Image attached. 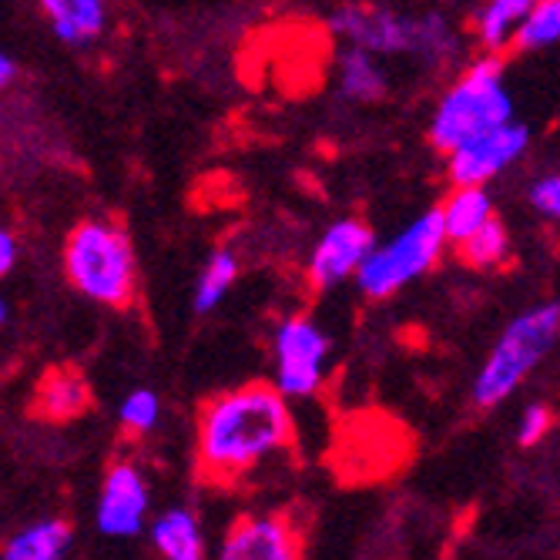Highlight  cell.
I'll use <instances>...</instances> for the list:
<instances>
[{
	"mask_svg": "<svg viewBox=\"0 0 560 560\" xmlns=\"http://www.w3.org/2000/svg\"><path fill=\"white\" fill-rule=\"evenodd\" d=\"M68 282L91 302L128 310L138 295V259L128 232L112 219H84L65 238Z\"/></svg>",
	"mask_w": 560,
	"mask_h": 560,
	"instance_id": "obj_3",
	"label": "cell"
},
{
	"mask_svg": "<svg viewBox=\"0 0 560 560\" xmlns=\"http://www.w3.org/2000/svg\"><path fill=\"white\" fill-rule=\"evenodd\" d=\"M389 88V78L380 65V55L366 47H346L339 55V91L355 105H373Z\"/></svg>",
	"mask_w": 560,
	"mask_h": 560,
	"instance_id": "obj_15",
	"label": "cell"
},
{
	"mask_svg": "<svg viewBox=\"0 0 560 560\" xmlns=\"http://www.w3.org/2000/svg\"><path fill=\"white\" fill-rule=\"evenodd\" d=\"M71 544L68 521H40L4 544V560H61Z\"/></svg>",
	"mask_w": 560,
	"mask_h": 560,
	"instance_id": "obj_18",
	"label": "cell"
},
{
	"mask_svg": "<svg viewBox=\"0 0 560 560\" xmlns=\"http://www.w3.org/2000/svg\"><path fill=\"white\" fill-rule=\"evenodd\" d=\"M527 144H530V128L527 125H521V121L497 125V128L470 138L456 151H450V155H446L450 182L453 185H487L497 175H503L514 162H521Z\"/></svg>",
	"mask_w": 560,
	"mask_h": 560,
	"instance_id": "obj_8",
	"label": "cell"
},
{
	"mask_svg": "<svg viewBox=\"0 0 560 560\" xmlns=\"http://www.w3.org/2000/svg\"><path fill=\"white\" fill-rule=\"evenodd\" d=\"M289 396L276 383H245L212 396L198 413V470L212 483H232L295 440Z\"/></svg>",
	"mask_w": 560,
	"mask_h": 560,
	"instance_id": "obj_1",
	"label": "cell"
},
{
	"mask_svg": "<svg viewBox=\"0 0 560 560\" xmlns=\"http://www.w3.org/2000/svg\"><path fill=\"white\" fill-rule=\"evenodd\" d=\"M527 198H530V206H534V209L550 222V225H557V229H560V172H553V175H540V178L530 185Z\"/></svg>",
	"mask_w": 560,
	"mask_h": 560,
	"instance_id": "obj_23",
	"label": "cell"
},
{
	"mask_svg": "<svg viewBox=\"0 0 560 560\" xmlns=\"http://www.w3.org/2000/svg\"><path fill=\"white\" fill-rule=\"evenodd\" d=\"M91 406V386L74 366H55L47 370L34 389V417L47 423H68L88 413Z\"/></svg>",
	"mask_w": 560,
	"mask_h": 560,
	"instance_id": "obj_12",
	"label": "cell"
},
{
	"mask_svg": "<svg viewBox=\"0 0 560 560\" xmlns=\"http://www.w3.org/2000/svg\"><path fill=\"white\" fill-rule=\"evenodd\" d=\"M506 121H514V97L506 91L500 55L487 50L443 91L430 118V141L436 151L450 155L470 138Z\"/></svg>",
	"mask_w": 560,
	"mask_h": 560,
	"instance_id": "obj_4",
	"label": "cell"
},
{
	"mask_svg": "<svg viewBox=\"0 0 560 560\" xmlns=\"http://www.w3.org/2000/svg\"><path fill=\"white\" fill-rule=\"evenodd\" d=\"M560 44V0H540L517 27L514 47L517 50H544Z\"/></svg>",
	"mask_w": 560,
	"mask_h": 560,
	"instance_id": "obj_21",
	"label": "cell"
},
{
	"mask_svg": "<svg viewBox=\"0 0 560 560\" xmlns=\"http://www.w3.org/2000/svg\"><path fill=\"white\" fill-rule=\"evenodd\" d=\"M276 386L289 399L319 393L329 366V336L310 316H289L279 323L272 339Z\"/></svg>",
	"mask_w": 560,
	"mask_h": 560,
	"instance_id": "obj_7",
	"label": "cell"
},
{
	"mask_svg": "<svg viewBox=\"0 0 560 560\" xmlns=\"http://www.w3.org/2000/svg\"><path fill=\"white\" fill-rule=\"evenodd\" d=\"M235 279H238V256L232 248H215L195 279V292H191L195 313H201V316L212 313L215 305L232 292Z\"/></svg>",
	"mask_w": 560,
	"mask_h": 560,
	"instance_id": "obj_19",
	"label": "cell"
},
{
	"mask_svg": "<svg viewBox=\"0 0 560 560\" xmlns=\"http://www.w3.org/2000/svg\"><path fill=\"white\" fill-rule=\"evenodd\" d=\"M446 245H450V235L443 225V212L430 209L420 219H413L399 235H393L389 242L370 252L366 266L355 276V285L370 299H386L410 282L423 279L440 262Z\"/></svg>",
	"mask_w": 560,
	"mask_h": 560,
	"instance_id": "obj_6",
	"label": "cell"
},
{
	"mask_svg": "<svg viewBox=\"0 0 560 560\" xmlns=\"http://www.w3.org/2000/svg\"><path fill=\"white\" fill-rule=\"evenodd\" d=\"M302 553V537L295 524L285 514H269V517H238L215 560H299Z\"/></svg>",
	"mask_w": 560,
	"mask_h": 560,
	"instance_id": "obj_10",
	"label": "cell"
},
{
	"mask_svg": "<svg viewBox=\"0 0 560 560\" xmlns=\"http://www.w3.org/2000/svg\"><path fill=\"white\" fill-rule=\"evenodd\" d=\"M550 423H553V417H550L547 406H540V402H537V406H527V410L521 413V423H517V440H521V446L540 443V440L547 436Z\"/></svg>",
	"mask_w": 560,
	"mask_h": 560,
	"instance_id": "obj_24",
	"label": "cell"
},
{
	"mask_svg": "<svg viewBox=\"0 0 560 560\" xmlns=\"http://www.w3.org/2000/svg\"><path fill=\"white\" fill-rule=\"evenodd\" d=\"M540 4V0H487L483 11L477 14V40L490 55H503L514 44L517 27L524 18Z\"/></svg>",
	"mask_w": 560,
	"mask_h": 560,
	"instance_id": "obj_17",
	"label": "cell"
},
{
	"mask_svg": "<svg viewBox=\"0 0 560 560\" xmlns=\"http://www.w3.org/2000/svg\"><path fill=\"white\" fill-rule=\"evenodd\" d=\"M373 248H376V238L366 222L339 219L313 245L310 262H305V279H310L313 289H336L346 279L360 276Z\"/></svg>",
	"mask_w": 560,
	"mask_h": 560,
	"instance_id": "obj_9",
	"label": "cell"
},
{
	"mask_svg": "<svg viewBox=\"0 0 560 560\" xmlns=\"http://www.w3.org/2000/svg\"><path fill=\"white\" fill-rule=\"evenodd\" d=\"M18 252H21V245H18V238H14V232L4 229V232H0V276H8V272L14 269Z\"/></svg>",
	"mask_w": 560,
	"mask_h": 560,
	"instance_id": "obj_25",
	"label": "cell"
},
{
	"mask_svg": "<svg viewBox=\"0 0 560 560\" xmlns=\"http://www.w3.org/2000/svg\"><path fill=\"white\" fill-rule=\"evenodd\" d=\"M14 74H18V65H14V58H11V55H0V84L11 88Z\"/></svg>",
	"mask_w": 560,
	"mask_h": 560,
	"instance_id": "obj_26",
	"label": "cell"
},
{
	"mask_svg": "<svg viewBox=\"0 0 560 560\" xmlns=\"http://www.w3.org/2000/svg\"><path fill=\"white\" fill-rule=\"evenodd\" d=\"M329 27L352 47H366L380 58H417L427 65H443L456 55V31L436 14H402L386 4H342L332 11Z\"/></svg>",
	"mask_w": 560,
	"mask_h": 560,
	"instance_id": "obj_2",
	"label": "cell"
},
{
	"mask_svg": "<svg viewBox=\"0 0 560 560\" xmlns=\"http://www.w3.org/2000/svg\"><path fill=\"white\" fill-rule=\"evenodd\" d=\"M159 417H162V402H159V396L151 393V389H131V393L121 399V406H118L121 430L131 433V436L148 433L151 427L159 423Z\"/></svg>",
	"mask_w": 560,
	"mask_h": 560,
	"instance_id": "obj_22",
	"label": "cell"
},
{
	"mask_svg": "<svg viewBox=\"0 0 560 560\" xmlns=\"http://www.w3.org/2000/svg\"><path fill=\"white\" fill-rule=\"evenodd\" d=\"M151 544H155V550L165 560H206L201 527L185 506H172V511H165L155 521V527H151Z\"/></svg>",
	"mask_w": 560,
	"mask_h": 560,
	"instance_id": "obj_16",
	"label": "cell"
},
{
	"mask_svg": "<svg viewBox=\"0 0 560 560\" xmlns=\"http://www.w3.org/2000/svg\"><path fill=\"white\" fill-rule=\"evenodd\" d=\"M148 517V483L135 464H115L97 497V530L105 537H135Z\"/></svg>",
	"mask_w": 560,
	"mask_h": 560,
	"instance_id": "obj_11",
	"label": "cell"
},
{
	"mask_svg": "<svg viewBox=\"0 0 560 560\" xmlns=\"http://www.w3.org/2000/svg\"><path fill=\"white\" fill-rule=\"evenodd\" d=\"M456 252H460V259L474 269H493L506 259V252H511V235H506V225L500 219H490L477 235L456 245Z\"/></svg>",
	"mask_w": 560,
	"mask_h": 560,
	"instance_id": "obj_20",
	"label": "cell"
},
{
	"mask_svg": "<svg viewBox=\"0 0 560 560\" xmlns=\"http://www.w3.org/2000/svg\"><path fill=\"white\" fill-rule=\"evenodd\" d=\"M443 212V225L450 235V245H460L470 235H477L493 215V198L487 191V185H453L450 198L440 206Z\"/></svg>",
	"mask_w": 560,
	"mask_h": 560,
	"instance_id": "obj_14",
	"label": "cell"
},
{
	"mask_svg": "<svg viewBox=\"0 0 560 560\" xmlns=\"http://www.w3.org/2000/svg\"><path fill=\"white\" fill-rule=\"evenodd\" d=\"M560 336V302H540L500 332L474 380V402L490 410L511 396L550 352Z\"/></svg>",
	"mask_w": 560,
	"mask_h": 560,
	"instance_id": "obj_5",
	"label": "cell"
},
{
	"mask_svg": "<svg viewBox=\"0 0 560 560\" xmlns=\"http://www.w3.org/2000/svg\"><path fill=\"white\" fill-rule=\"evenodd\" d=\"M37 8L68 47H91L108 31V0H37Z\"/></svg>",
	"mask_w": 560,
	"mask_h": 560,
	"instance_id": "obj_13",
	"label": "cell"
}]
</instances>
